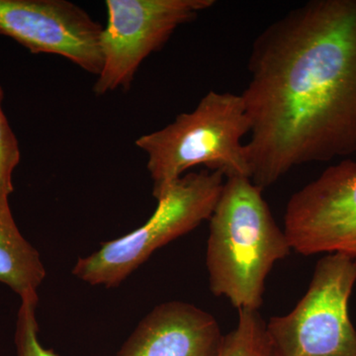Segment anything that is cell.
<instances>
[{
	"mask_svg": "<svg viewBox=\"0 0 356 356\" xmlns=\"http://www.w3.org/2000/svg\"><path fill=\"white\" fill-rule=\"evenodd\" d=\"M2 98L3 90L0 86V204L9 203V196L14 191L13 172L20 161L19 145L2 110Z\"/></svg>",
	"mask_w": 356,
	"mask_h": 356,
	"instance_id": "13",
	"label": "cell"
},
{
	"mask_svg": "<svg viewBox=\"0 0 356 356\" xmlns=\"http://www.w3.org/2000/svg\"><path fill=\"white\" fill-rule=\"evenodd\" d=\"M214 316L181 301L154 307L117 356H219L222 343Z\"/></svg>",
	"mask_w": 356,
	"mask_h": 356,
	"instance_id": "9",
	"label": "cell"
},
{
	"mask_svg": "<svg viewBox=\"0 0 356 356\" xmlns=\"http://www.w3.org/2000/svg\"><path fill=\"white\" fill-rule=\"evenodd\" d=\"M250 123L242 95L209 91L191 112L165 128L142 136L136 146L147 156V172L158 200L187 170L204 165L225 177L250 179L243 137Z\"/></svg>",
	"mask_w": 356,
	"mask_h": 356,
	"instance_id": "3",
	"label": "cell"
},
{
	"mask_svg": "<svg viewBox=\"0 0 356 356\" xmlns=\"http://www.w3.org/2000/svg\"><path fill=\"white\" fill-rule=\"evenodd\" d=\"M38 294L28 295L21 299L16 322V356H58L43 346L39 339V325L36 318Z\"/></svg>",
	"mask_w": 356,
	"mask_h": 356,
	"instance_id": "12",
	"label": "cell"
},
{
	"mask_svg": "<svg viewBox=\"0 0 356 356\" xmlns=\"http://www.w3.org/2000/svg\"><path fill=\"white\" fill-rule=\"evenodd\" d=\"M242 97L250 180L356 154V0H311L255 39Z\"/></svg>",
	"mask_w": 356,
	"mask_h": 356,
	"instance_id": "1",
	"label": "cell"
},
{
	"mask_svg": "<svg viewBox=\"0 0 356 356\" xmlns=\"http://www.w3.org/2000/svg\"><path fill=\"white\" fill-rule=\"evenodd\" d=\"M46 275L38 250L20 233L9 203L0 204V283L21 299L38 294Z\"/></svg>",
	"mask_w": 356,
	"mask_h": 356,
	"instance_id": "10",
	"label": "cell"
},
{
	"mask_svg": "<svg viewBox=\"0 0 356 356\" xmlns=\"http://www.w3.org/2000/svg\"><path fill=\"white\" fill-rule=\"evenodd\" d=\"M214 4V0H107L103 65L93 88L95 95L118 88L127 91L142 63L161 50L179 26Z\"/></svg>",
	"mask_w": 356,
	"mask_h": 356,
	"instance_id": "6",
	"label": "cell"
},
{
	"mask_svg": "<svg viewBox=\"0 0 356 356\" xmlns=\"http://www.w3.org/2000/svg\"><path fill=\"white\" fill-rule=\"evenodd\" d=\"M103 27L67 0H0V35L33 54L64 57L89 74L103 65Z\"/></svg>",
	"mask_w": 356,
	"mask_h": 356,
	"instance_id": "8",
	"label": "cell"
},
{
	"mask_svg": "<svg viewBox=\"0 0 356 356\" xmlns=\"http://www.w3.org/2000/svg\"><path fill=\"white\" fill-rule=\"evenodd\" d=\"M219 356H278L259 311L238 310V323L224 334Z\"/></svg>",
	"mask_w": 356,
	"mask_h": 356,
	"instance_id": "11",
	"label": "cell"
},
{
	"mask_svg": "<svg viewBox=\"0 0 356 356\" xmlns=\"http://www.w3.org/2000/svg\"><path fill=\"white\" fill-rule=\"evenodd\" d=\"M356 264L346 255L325 254L308 289L291 312L266 322L278 356H356V329L350 301Z\"/></svg>",
	"mask_w": 356,
	"mask_h": 356,
	"instance_id": "5",
	"label": "cell"
},
{
	"mask_svg": "<svg viewBox=\"0 0 356 356\" xmlns=\"http://www.w3.org/2000/svg\"><path fill=\"white\" fill-rule=\"evenodd\" d=\"M209 221L206 266L211 292L238 310L259 311L267 276L292 250L262 189L248 177L226 178Z\"/></svg>",
	"mask_w": 356,
	"mask_h": 356,
	"instance_id": "2",
	"label": "cell"
},
{
	"mask_svg": "<svg viewBox=\"0 0 356 356\" xmlns=\"http://www.w3.org/2000/svg\"><path fill=\"white\" fill-rule=\"evenodd\" d=\"M283 229L297 254H339L356 264V161L327 166L292 194Z\"/></svg>",
	"mask_w": 356,
	"mask_h": 356,
	"instance_id": "7",
	"label": "cell"
},
{
	"mask_svg": "<svg viewBox=\"0 0 356 356\" xmlns=\"http://www.w3.org/2000/svg\"><path fill=\"white\" fill-rule=\"evenodd\" d=\"M225 179L222 172L208 170L185 173L156 200L158 207L143 226L77 259L72 273L93 286H119L159 248L210 219Z\"/></svg>",
	"mask_w": 356,
	"mask_h": 356,
	"instance_id": "4",
	"label": "cell"
}]
</instances>
